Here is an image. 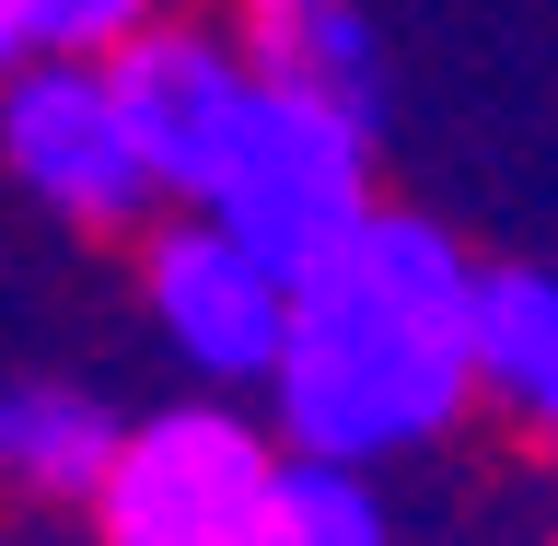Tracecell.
Instances as JSON below:
<instances>
[{
    "label": "cell",
    "mask_w": 558,
    "mask_h": 546,
    "mask_svg": "<svg viewBox=\"0 0 558 546\" xmlns=\"http://www.w3.org/2000/svg\"><path fill=\"white\" fill-rule=\"evenodd\" d=\"M465 291H477V268L453 256L442 221L361 209L291 279V314H279V349H268V396L291 418V453L373 465V453L430 442L477 384Z\"/></svg>",
    "instance_id": "cell-1"
},
{
    "label": "cell",
    "mask_w": 558,
    "mask_h": 546,
    "mask_svg": "<svg viewBox=\"0 0 558 546\" xmlns=\"http://www.w3.org/2000/svg\"><path fill=\"white\" fill-rule=\"evenodd\" d=\"M198 209L221 221L233 244H256L279 279H303L326 244L373 209V129L338 117L314 94H279V82H244V117L209 163Z\"/></svg>",
    "instance_id": "cell-2"
},
{
    "label": "cell",
    "mask_w": 558,
    "mask_h": 546,
    "mask_svg": "<svg viewBox=\"0 0 558 546\" xmlns=\"http://www.w3.org/2000/svg\"><path fill=\"white\" fill-rule=\"evenodd\" d=\"M268 465L279 453L233 408L140 418V430H117V453L94 477L105 546H244L256 535V500H268Z\"/></svg>",
    "instance_id": "cell-3"
},
{
    "label": "cell",
    "mask_w": 558,
    "mask_h": 546,
    "mask_svg": "<svg viewBox=\"0 0 558 546\" xmlns=\"http://www.w3.org/2000/svg\"><path fill=\"white\" fill-rule=\"evenodd\" d=\"M94 82H105V105H117V129H129L140 174H151V198H198L256 70H244L221 35H198V24H140V35H117L94 59Z\"/></svg>",
    "instance_id": "cell-4"
},
{
    "label": "cell",
    "mask_w": 558,
    "mask_h": 546,
    "mask_svg": "<svg viewBox=\"0 0 558 546\" xmlns=\"http://www.w3.org/2000/svg\"><path fill=\"white\" fill-rule=\"evenodd\" d=\"M0 151H12V174H24L47 209H70V221H129L140 198H151V174H140L129 129H117V105H105L94 59H47L12 70V105H0Z\"/></svg>",
    "instance_id": "cell-5"
},
{
    "label": "cell",
    "mask_w": 558,
    "mask_h": 546,
    "mask_svg": "<svg viewBox=\"0 0 558 546\" xmlns=\"http://www.w3.org/2000/svg\"><path fill=\"white\" fill-rule=\"evenodd\" d=\"M151 314H163V338L186 349L198 373H268L291 279L198 209V221H174V233L151 244Z\"/></svg>",
    "instance_id": "cell-6"
},
{
    "label": "cell",
    "mask_w": 558,
    "mask_h": 546,
    "mask_svg": "<svg viewBox=\"0 0 558 546\" xmlns=\"http://www.w3.org/2000/svg\"><path fill=\"white\" fill-rule=\"evenodd\" d=\"M244 70L279 82V94L338 105L361 129L384 117V70H373V35H361L349 0H244Z\"/></svg>",
    "instance_id": "cell-7"
},
{
    "label": "cell",
    "mask_w": 558,
    "mask_h": 546,
    "mask_svg": "<svg viewBox=\"0 0 558 546\" xmlns=\"http://www.w3.org/2000/svg\"><path fill=\"white\" fill-rule=\"evenodd\" d=\"M105 453H117L105 396H82V384H12V396H0V465H12L24 488H47V500H94Z\"/></svg>",
    "instance_id": "cell-8"
},
{
    "label": "cell",
    "mask_w": 558,
    "mask_h": 546,
    "mask_svg": "<svg viewBox=\"0 0 558 546\" xmlns=\"http://www.w3.org/2000/svg\"><path fill=\"white\" fill-rule=\"evenodd\" d=\"M244 546H384V512H373V488L349 477V465H326V453H279Z\"/></svg>",
    "instance_id": "cell-9"
},
{
    "label": "cell",
    "mask_w": 558,
    "mask_h": 546,
    "mask_svg": "<svg viewBox=\"0 0 558 546\" xmlns=\"http://www.w3.org/2000/svg\"><path fill=\"white\" fill-rule=\"evenodd\" d=\"M140 24H163V0H35V47H59V59H105Z\"/></svg>",
    "instance_id": "cell-10"
},
{
    "label": "cell",
    "mask_w": 558,
    "mask_h": 546,
    "mask_svg": "<svg viewBox=\"0 0 558 546\" xmlns=\"http://www.w3.org/2000/svg\"><path fill=\"white\" fill-rule=\"evenodd\" d=\"M512 396L558 430V303H547V338H535V361H523V384H512Z\"/></svg>",
    "instance_id": "cell-11"
},
{
    "label": "cell",
    "mask_w": 558,
    "mask_h": 546,
    "mask_svg": "<svg viewBox=\"0 0 558 546\" xmlns=\"http://www.w3.org/2000/svg\"><path fill=\"white\" fill-rule=\"evenodd\" d=\"M24 47H35V0H0V70H24Z\"/></svg>",
    "instance_id": "cell-12"
}]
</instances>
